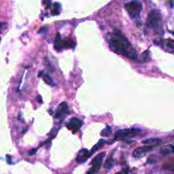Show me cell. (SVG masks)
I'll return each instance as SVG.
<instances>
[{
  "label": "cell",
  "instance_id": "1",
  "mask_svg": "<svg viewBox=\"0 0 174 174\" xmlns=\"http://www.w3.org/2000/svg\"><path fill=\"white\" fill-rule=\"evenodd\" d=\"M106 41L110 48L115 53L128 57L131 60H137L138 54L135 49L130 44L128 39L120 31L115 30L106 36Z\"/></svg>",
  "mask_w": 174,
  "mask_h": 174
},
{
  "label": "cell",
  "instance_id": "2",
  "mask_svg": "<svg viewBox=\"0 0 174 174\" xmlns=\"http://www.w3.org/2000/svg\"><path fill=\"white\" fill-rule=\"evenodd\" d=\"M161 12L157 10H154L149 14L148 17V25L149 27H150L154 30H156V32H157V33H162V30H161Z\"/></svg>",
  "mask_w": 174,
  "mask_h": 174
},
{
  "label": "cell",
  "instance_id": "3",
  "mask_svg": "<svg viewBox=\"0 0 174 174\" xmlns=\"http://www.w3.org/2000/svg\"><path fill=\"white\" fill-rule=\"evenodd\" d=\"M125 8L127 10V12L128 13V15L132 19H136L139 16L141 11L143 10V5L142 3L139 0H133L131 1L129 3H128Z\"/></svg>",
  "mask_w": 174,
  "mask_h": 174
},
{
  "label": "cell",
  "instance_id": "4",
  "mask_svg": "<svg viewBox=\"0 0 174 174\" xmlns=\"http://www.w3.org/2000/svg\"><path fill=\"white\" fill-rule=\"evenodd\" d=\"M142 131L139 128H125L120 129L116 132L115 133V140L116 139H131L133 137H137L140 134Z\"/></svg>",
  "mask_w": 174,
  "mask_h": 174
},
{
  "label": "cell",
  "instance_id": "5",
  "mask_svg": "<svg viewBox=\"0 0 174 174\" xmlns=\"http://www.w3.org/2000/svg\"><path fill=\"white\" fill-rule=\"evenodd\" d=\"M105 156V152H103V153H100V155L96 156L94 158V160L91 162L92 167L88 170V174H95L99 172V170L101 167Z\"/></svg>",
  "mask_w": 174,
  "mask_h": 174
},
{
  "label": "cell",
  "instance_id": "6",
  "mask_svg": "<svg viewBox=\"0 0 174 174\" xmlns=\"http://www.w3.org/2000/svg\"><path fill=\"white\" fill-rule=\"evenodd\" d=\"M69 112H70V111H69L67 104L66 102H63L57 108V111L55 112V118L59 119L60 122H62L65 118L67 116Z\"/></svg>",
  "mask_w": 174,
  "mask_h": 174
},
{
  "label": "cell",
  "instance_id": "7",
  "mask_svg": "<svg viewBox=\"0 0 174 174\" xmlns=\"http://www.w3.org/2000/svg\"><path fill=\"white\" fill-rule=\"evenodd\" d=\"M156 146L154 145H146L143 146V147H139V148H137L133 152V156L136 158V159L142 158L143 156H145L148 152L151 151Z\"/></svg>",
  "mask_w": 174,
  "mask_h": 174
},
{
  "label": "cell",
  "instance_id": "8",
  "mask_svg": "<svg viewBox=\"0 0 174 174\" xmlns=\"http://www.w3.org/2000/svg\"><path fill=\"white\" fill-rule=\"evenodd\" d=\"M83 126V122L77 117H73L70 120V122L66 124V127L69 130H71L72 133H77L80 130Z\"/></svg>",
  "mask_w": 174,
  "mask_h": 174
},
{
  "label": "cell",
  "instance_id": "9",
  "mask_svg": "<svg viewBox=\"0 0 174 174\" xmlns=\"http://www.w3.org/2000/svg\"><path fill=\"white\" fill-rule=\"evenodd\" d=\"M90 152L86 150V149H82L81 150H79L77 156V162L78 163H83L85 162L88 158L90 157Z\"/></svg>",
  "mask_w": 174,
  "mask_h": 174
},
{
  "label": "cell",
  "instance_id": "10",
  "mask_svg": "<svg viewBox=\"0 0 174 174\" xmlns=\"http://www.w3.org/2000/svg\"><path fill=\"white\" fill-rule=\"evenodd\" d=\"M55 49L57 51H62L64 49H66V42L61 38V36L60 33L56 34L55 39Z\"/></svg>",
  "mask_w": 174,
  "mask_h": 174
},
{
  "label": "cell",
  "instance_id": "11",
  "mask_svg": "<svg viewBox=\"0 0 174 174\" xmlns=\"http://www.w3.org/2000/svg\"><path fill=\"white\" fill-rule=\"evenodd\" d=\"M143 143H144L145 145H147L157 146L162 143V139H156V138H152V139H145V140L143 141Z\"/></svg>",
  "mask_w": 174,
  "mask_h": 174
},
{
  "label": "cell",
  "instance_id": "12",
  "mask_svg": "<svg viewBox=\"0 0 174 174\" xmlns=\"http://www.w3.org/2000/svg\"><path fill=\"white\" fill-rule=\"evenodd\" d=\"M173 144H171L170 145L167 147H163L160 150V153L162 154L163 156H167L170 153H173Z\"/></svg>",
  "mask_w": 174,
  "mask_h": 174
},
{
  "label": "cell",
  "instance_id": "13",
  "mask_svg": "<svg viewBox=\"0 0 174 174\" xmlns=\"http://www.w3.org/2000/svg\"><path fill=\"white\" fill-rule=\"evenodd\" d=\"M105 144V141L104 140V139H100V140L99 141V142H98V143L96 144L93 147V149L91 150V151H89L90 152V156H92V155H93L94 153H95V152L97 151V150H98L99 149H100L101 147H103V145H104Z\"/></svg>",
  "mask_w": 174,
  "mask_h": 174
},
{
  "label": "cell",
  "instance_id": "14",
  "mask_svg": "<svg viewBox=\"0 0 174 174\" xmlns=\"http://www.w3.org/2000/svg\"><path fill=\"white\" fill-rule=\"evenodd\" d=\"M60 13V4L59 3H55L53 5V10H52V15H57Z\"/></svg>",
  "mask_w": 174,
  "mask_h": 174
},
{
  "label": "cell",
  "instance_id": "15",
  "mask_svg": "<svg viewBox=\"0 0 174 174\" xmlns=\"http://www.w3.org/2000/svg\"><path fill=\"white\" fill-rule=\"evenodd\" d=\"M44 81L46 84L49 85V86H55V83L53 81V79L50 76L49 74H45L44 76Z\"/></svg>",
  "mask_w": 174,
  "mask_h": 174
},
{
  "label": "cell",
  "instance_id": "16",
  "mask_svg": "<svg viewBox=\"0 0 174 174\" xmlns=\"http://www.w3.org/2000/svg\"><path fill=\"white\" fill-rule=\"evenodd\" d=\"M113 165H114V161H113L112 156H111L106 160V162L105 164V167L107 169H111L113 167Z\"/></svg>",
  "mask_w": 174,
  "mask_h": 174
},
{
  "label": "cell",
  "instance_id": "17",
  "mask_svg": "<svg viewBox=\"0 0 174 174\" xmlns=\"http://www.w3.org/2000/svg\"><path fill=\"white\" fill-rule=\"evenodd\" d=\"M111 133H112L111 128L109 127V126H107L105 129H103L101 131V135L102 136H110V135L111 134Z\"/></svg>",
  "mask_w": 174,
  "mask_h": 174
},
{
  "label": "cell",
  "instance_id": "18",
  "mask_svg": "<svg viewBox=\"0 0 174 174\" xmlns=\"http://www.w3.org/2000/svg\"><path fill=\"white\" fill-rule=\"evenodd\" d=\"M165 45L167 47V49L170 50H173L174 49V41L173 39H167L165 42Z\"/></svg>",
  "mask_w": 174,
  "mask_h": 174
},
{
  "label": "cell",
  "instance_id": "19",
  "mask_svg": "<svg viewBox=\"0 0 174 174\" xmlns=\"http://www.w3.org/2000/svg\"><path fill=\"white\" fill-rule=\"evenodd\" d=\"M116 174H128V168H125L123 170H122L121 172H119L117 173Z\"/></svg>",
  "mask_w": 174,
  "mask_h": 174
},
{
  "label": "cell",
  "instance_id": "20",
  "mask_svg": "<svg viewBox=\"0 0 174 174\" xmlns=\"http://www.w3.org/2000/svg\"><path fill=\"white\" fill-rule=\"evenodd\" d=\"M6 27V23L4 22H0V32L4 29V27Z\"/></svg>",
  "mask_w": 174,
  "mask_h": 174
},
{
  "label": "cell",
  "instance_id": "21",
  "mask_svg": "<svg viewBox=\"0 0 174 174\" xmlns=\"http://www.w3.org/2000/svg\"><path fill=\"white\" fill-rule=\"evenodd\" d=\"M37 150H38V148H37V149H34V150H30V151H29V156H34V155L36 154Z\"/></svg>",
  "mask_w": 174,
  "mask_h": 174
},
{
  "label": "cell",
  "instance_id": "22",
  "mask_svg": "<svg viewBox=\"0 0 174 174\" xmlns=\"http://www.w3.org/2000/svg\"><path fill=\"white\" fill-rule=\"evenodd\" d=\"M6 157H7V161H8L9 164H12V163H13L12 162V157H10V156H9V155H8Z\"/></svg>",
  "mask_w": 174,
  "mask_h": 174
},
{
  "label": "cell",
  "instance_id": "23",
  "mask_svg": "<svg viewBox=\"0 0 174 174\" xmlns=\"http://www.w3.org/2000/svg\"><path fill=\"white\" fill-rule=\"evenodd\" d=\"M170 6H171V8L173 7V0H170Z\"/></svg>",
  "mask_w": 174,
  "mask_h": 174
},
{
  "label": "cell",
  "instance_id": "24",
  "mask_svg": "<svg viewBox=\"0 0 174 174\" xmlns=\"http://www.w3.org/2000/svg\"><path fill=\"white\" fill-rule=\"evenodd\" d=\"M0 40H1V38H0Z\"/></svg>",
  "mask_w": 174,
  "mask_h": 174
}]
</instances>
